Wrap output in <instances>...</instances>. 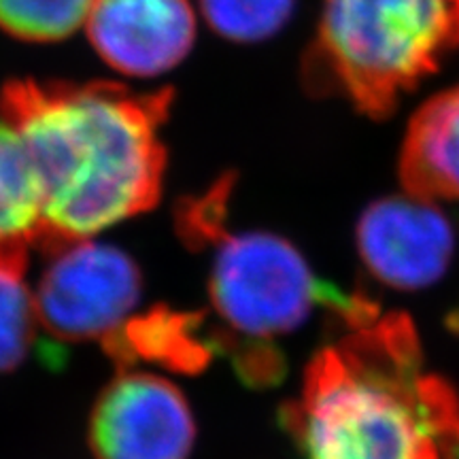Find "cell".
<instances>
[{
	"instance_id": "7c38bea8",
	"label": "cell",
	"mask_w": 459,
	"mask_h": 459,
	"mask_svg": "<svg viewBox=\"0 0 459 459\" xmlns=\"http://www.w3.org/2000/svg\"><path fill=\"white\" fill-rule=\"evenodd\" d=\"M94 0H0V28L28 41H57L79 30Z\"/></svg>"
},
{
	"instance_id": "5bb4252c",
	"label": "cell",
	"mask_w": 459,
	"mask_h": 459,
	"mask_svg": "<svg viewBox=\"0 0 459 459\" xmlns=\"http://www.w3.org/2000/svg\"><path fill=\"white\" fill-rule=\"evenodd\" d=\"M34 298L20 274L0 271V372L17 368L34 344Z\"/></svg>"
},
{
	"instance_id": "277c9868",
	"label": "cell",
	"mask_w": 459,
	"mask_h": 459,
	"mask_svg": "<svg viewBox=\"0 0 459 459\" xmlns=\"http://www.w3.org/2000/svg\"><path fill=\"white\" fill-rule=\"evenodd\" d=\"M215 247L209 298L220 325L211 328L217 353L243 342L274 344L311 317L334 311L342 291L315 277L290 240L268 232L230 234L223 221L204 240Z\"/></svg>"
},
{
	"instance_id": "8fae6325",
	"label": "cell",
	"mask_w": 459,
	"mask_h": 459,
	"mask_svg": "<svg viewBox=\"0 0 459 459\" xmlns=\"http://www.w3.org/2000/svg\"><path fill=\"white\" fill-rule=\"evenodd\" d=\"M41 189L24 143L0 117V271L24 273L41 234Z\"/></svg>"
},
{
	"instance_id": "6da1fadb",
	"label": "cell",
	"mask_w": 459,
	"mask_h": 459,
	"mask_svg": "<svg viewBox=\"0 0 459 459\" xmlns=\"http://www.w3.org/2000/svg\"><path fill=\"white\" fill-rule=\"evenodd\" d=\"M338 334L304 370L281 421L304 459H459V394L426 368L406 313L347 294Z\"/></svg>"
},
{
	"instance_id": "8992f818",
	"label": "cell",
	"mask_w": 459,
	"mask_h": 459,
	"mask_svg": "<svg viewBox=\"0 0 459 459\" xmlns=\"http://www.w3.org/2000/svg\"><path fill=\"white\" fill-rule=\"evenodd\" d=\"M196 423L181 389L149 372H122L90 417L96 459H187Z\"/></svg>"
},
{
	"instance_id": "5b68a950",
	"label": "cell",
	"mask_w": 459,
	"mask_h": 459,
	"mask_svg": "<svg viewBox=\"0 0 459 459\" xmlns=\"http://www.w3.org/2000/svg\"><path fill=\"white\" fill-rule=\"evenodd\" d=\"M34 296L37 321L56 341H105L141 300L134 260L111 245L77 240L49 251Z\"/></svg>"
},
{
	"instance_id": "ba28073f",
	"label": "cell",
	"mask_w": 459,
	"mask_h": 459,
	"mask_svg": "<svg viewBox=\"0 0 459 459\" xmlns=\"http://www.w3.org/2000/svg\"><path fill=\"white\" fill-rule=\"evenodd\" d=\"M85 26L102 60L132 77L170 71L196 39L189 0H94Z\"/></svg>"
},
{
	"instance_id": "7a4b0ae2",
	"label": "cell",
	"mask_w": 459,
	"mask_h": 459,
	"mask_svg": "<svg viewBox=\"0 0 459 459\" xmlns=\"http://www.w3.org/2000/svg\"><path fill=\"white\" fill-rule=\"evenodd\" d=\"M172 91L119 83L13 82L0 115L17 132L41 189L45 254L156 206Z\"/></svg>"
},
{
	"instance_id": "30bf717a",
	"label": "cell",
	"mask_w": 459,
	"mask_h": 459,
	"mask_svg": "<svg viewBox=\"0 0 459 459\" xmlns=\"http://www.w3.org/2000/svg\"><path fill=\"white\" fill-rule=\"evenodd\" d=\"M119 368L153 361L177 372H200L217 353L211 328L200 313H179L158 307L132 317L102 341Z\"/></svg>"
},
{
	"instance_id": "9c48e42d",
	"label": "cell",
	"mask_w": 459,
	"mask_h": 459,
	"mask_svg": "<svg viewBox=\"0 0 459 459\" xmlns=\"http://www.w3.org/2000/svg\"><path fill=\"white\" fill-rule=\"evenodd\" d=\"M400 179L415 198L459 200V85L415 113L402 145Z\"/></svg>"
},
{
	"instance_id": "3957f363",
	"label": "cell",
	"mask_w": 459,
	"mask_h": 459,
	"mask_svg": "<svg viewBox=\"0 0 459 459\" xmlns=\"http://www.w3.org/2000/svg\"><path fill=\"white\" fill-rule=\"evenodd\" d=\"M457 45L459 0H325L304 82L381 119Z\"/></svg>"
},
{
	"instance_id": "4fadbf2b",
	"label": "cell",
	"mask_w": 459,
	"mask_h": 459,
	"mask_svg": "<svg viewBox=\"0 0 459 459\" xmlns=\"http://www.w3.org/2000/svg\"><path fill=\"white\" fill-rule=\"evenodd\" d=\"M200 7L221 37L232 41H262L290 20L294 0H200Z\"/></svg>"
},
{
	"instance_id": "52a82bcc",
	"label": "cell",
	"mask_w": 459,
	"mask_h": 459,
	"mask_svg": "<svg viewBox=\"0 0 459 459\" xmlns=\"http://www.w3.org/2000/svg\"><path fill=\"white\" fill-rule=\"evenodd\" d=\"M358 251L378 283L400 291L434 285L455 251L451 221L432 200L394 196L377 200L359 217Z\"/></svg>"
}]
</instances>
